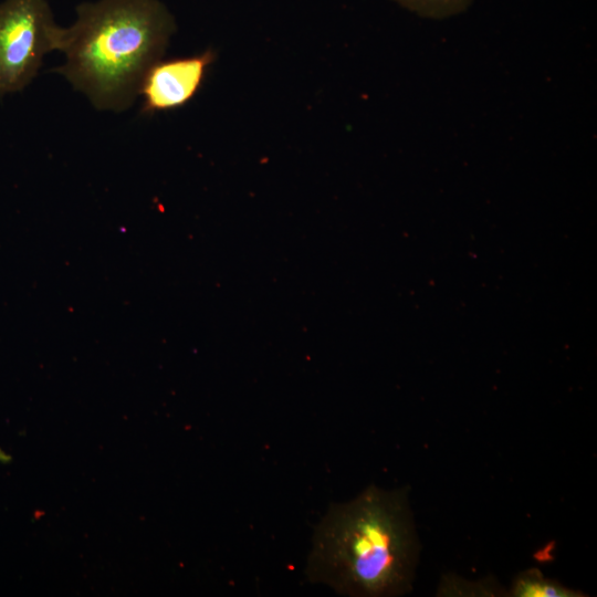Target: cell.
<instances>
[{"label": "cell", "mask_w": 597, "mask_h": 597, "mask_svg": "<svg viewBox=\"0 0 597 597\" xmlns=\"http://www.w3.org/2000/svg\"><path fill=\"white\" fill-rule=\"evenodd\" d=\"M419 554L407 488L369 485L329 505L315 528L305 575L342 596H402L412 589Z\"/></svg>", "instance_id": "obj_1"}, {"label": "cell", "mask_w": 597, "mask_h": 597, "mask_svg": "<svg viewBox=\"0 0 597 597\" xmlns=\"http://www.w3.org/2000/svg\"><path fill=\"white\" fill-rule=\"evenodd\" d=\"M175 20L159 0H96L76 7L63 28L55 71L98 109L121 112L139 94L148 70L160 60Z\"/></svg>", "instance_id": "obj_2"}, {"label": "cell", "mask_w": 597, "mask_h": 597, "mask_svg": "<svg viewBox=\"0 0 597 597\" xmlns=\"http://www.w3.org/2000/svg\"><path fill=\"white\" fill-rule=\"evenodd\" d=\"M62 31L46 0L0 3V95L21 91L32 81L43 56L60 50Z\"/></svg>", "instance_id": "obj_3"}, {"label": "cell", "mask_w": 597, "mask_h": 597, "mask_svg": "<svg viewBox=\"0 0 597 597\" xmlns=\"http://www.w3.org/2000/svg\"><path fill=\"white\" fill-rule=\"evenodd\" d=\"M214 53L156 62L146 73L139 94L144 97L143 112L170 111L187 104L200 88Z\"/></svg>", "instance_id": "obj_4"}, {"label": "cell", "mask_w": 597, "mask_h": 597, "mask_svg": "<svg viewBox=\"0 0 597 597\" xmlns=\"http://www.w3.org/2000/svg\"><path fill=\"white\" fill-rule=\"evenodd\" d=\"M506 596L513 597H583L579 590L566 587L558 580L545 577L537 568H528L516 575Z\"/></svg>", "instance_id": "obj_5"}, {"label": "cell", "mask_w": 597, "mask_h": 597, "mask_svg": "<svg viewBox=\"0 0 597 597\" xmlns=\"http://www.w3.org/2000/svg\"><path fill=\"white\" fill-rule=\"evenodd\" d=\"M409 11L430 19H444L464 12L473 0H394Z\"/></svg>", "instance_id": "obj_6"}, {"label": "cell", "mask_w": 597, "mask_h": 597, "mask_svg": "<svg viewBox=\"0 0 597 597\" xmlns=\"http://www.w3.org/2000/svg\"><path fill=\"white\" fill-rule=\"evenodd\" d=\"M439 596H503V589L495 584L484 579L479 583L464 582L453 575L444 576L439 585Z\"/></svg>", "instance_id": "obj_7"}, {"label": "cell", "mask_w": 597, "mask_h": 597, "mask_svg": "<svg viewBox=\"0 0 597 597\" xmlns=\"http://www.w3.org/2000/svg\"><path fill=\"white\" fill-rule=\"evenodd\" d=\"M11 461V457L0 448V463H9Z\"/></svg>", "instance_id": "obj_8"}]
</instances>
